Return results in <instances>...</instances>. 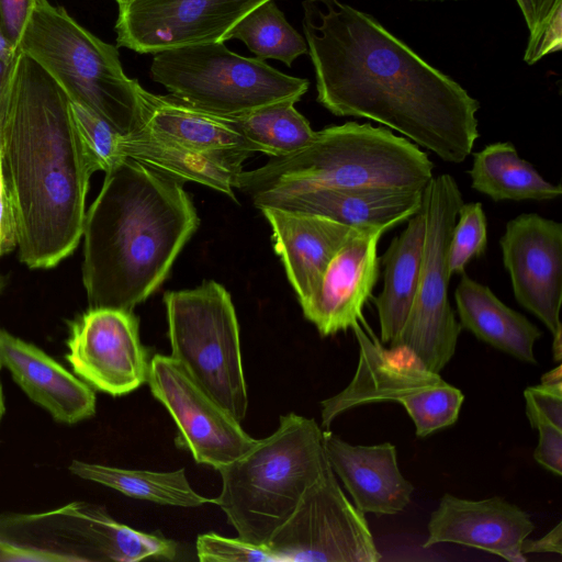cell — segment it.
<instances>
[{"mask_svg": "<svg viewBox=\"0 0 562 562\" xmlns=\"http://www.w3.org/2000/svg\"><path fill=\"white\" fill-rule=\"evenodd\" d=\"M195 548L198 559L202 562H282L279 554L268 546L215 532L199 535Z\"/></svg>", "mask_w": 562, "mask_h": 562, "instance_id": "836d02e7", "label": "cell"}, {"mask_svg": "<svg viewBox=\"0 0 562 562\" xmlns=\"http://www.w3.org/2000/svg\"><path fill=\"white\" fill-rule=\"evenodd\" d=\"M468 173L472 189L495 202L548 201L562 193L561 186L546 180L510 142L492 143L474 153Z\"/></svg>", "mask_w": 562, "mask_h": 562, "instance_id": "4316f807", "label": "cell"}, {"mask_svg": "<svg viewBox=\"0 0 562 562\" xmlns=\"http://www.w3.org/2000/svg\"><path fill=\"white\" fill-rule=\"evenodd\" d=\"M526 416L532 428L551 424L562 429V384H539L524 391Z\"/></svg>", "mask_w": 562, "mask_h": 562, "instance_id": "e575fe53", "label": "cell"}, {"mask_svg": "<svg viewBox=\"0 0 562 562\" xmlns=\"http://www.w3.org/2000/svg\"><path fill=\"white\" fill-rule=\"evenodd\" d=\"M16 247L15 221L0 149V257Z\"/></svg>", "mask_w": 562, "mask_h": 562, "instance_id": "74e56055", "label": "cell"}, {"mask_svg": "<svg viewBox=\"0 0 562 562\" xmlns=\"http://www.w3.org/2000/svg\"><path fill=\"white\" fill-rule=\"evenodd\" d=\"M178 546L116 521L101 506L76 501L41 513L0 514V560L136 562L175 560Z\"/></svg>", "mask_w": 562, "mask_h": 562, "instance_id": "52a82bcc", "label": "cell"}, {"mask_svg": "<svg viewBox=\"0 0 562 562\" xmlns=\"http://www.w3.org/2000/svg\"><path fill=\"white\" fill-rule=\"evenodd\" d=\"M434 164L417 145L391 130L346 122L315 132L301 149L241 171L237 189L265 191L378 187L425 190Z\"/></svg>", "mask_w": 562, "mask_h": 562, "instance_id": "277c9868", "label": "cell"}, {"mask_svg": "<svg viewBox=\"0 0 562 562\" xmlns=\"http://www.w3.org/2000/svg\"><path fill=\"white\" fill-rule=\"evenodd\" d=\"M147 383L176 423L178 447L215 470L231 463L257 439L170 356L150 359Z\"/></svg>", "mask_w": 562, "mask_h": 562, "instance_id": "4fadbf2b", "label": "cell"}, {"mask_svg": "<svg viewBox=\"0 0 562 562\" xmlns=\"http://www.w3.org/2000/svg\"><path fill=\"white\" fill-rule=\"evenodd\" d=\"M66 359L91 387L122 396L147 382L150 359L131 311L89 307L69 324Z\"/></svg>", "mask_w": 562, "mask_h": 562, "instance_id": "5bb4252c", "label": "cell"}, {"mask_svg": "<svg viewBox=\"0 0 562 562\" xmlns=\"http://www.w3.org/2000/svg\"><path fill=\"white\" fill-rule=\"evenodd\" d=\"M199 222L182 182L128 158L108 170L82 231L90 307L133 312L166 280Z\"/></svg>", "mask_w": 562, "mask_h": 562, "instance_id": "3957f363", "label": "cell"}, {"mask_svg": "<svg viewBox=\"0 0 562 562\" xmlns=\"http://www.w3.org/2000/svg\"><path fill=\"white\" fill-rule=\"evenodd\" d=\"M462 194L449 173L432 177L423 192L425 238L420 273L407 318L389 344L439 373L454 355L461 325L448 297V247Z\"/></svg>", "mask_w": 562, "mask_h": 562, "instance_id": "30bf717a", "label": "cell"}, {"mask_svg": "<svg viewBox=\"0 0 562 562\" xmlns=\"http://www.w3.org/2000/svg\"><path fill=\"white\" fill-rule=\"evenodd\" d=\"M260 211L271 225L274 250L303 304L318 288L335 254L359 228L310 213L278 207Z\"/></svg>", "mask_w": 562, "mask_h": 562, "instance_id": "7402d4cb", "label": "cell"}, {"mask_svg": "<svg viewBox=\"0 0 562 562\" xmlns=\"http://www.w3.org/2000/svg\"><path fill=\"white\" fill-rule=\"evenodd\" d=\"M387 226L359 228L339 248L327 266L321 283L301 304L304 317L321 336L346 331L360 322L380 276L378 245Z\"/></svg>", "mask_w": 562, "mask_h": 562, "instance_id": "e0dca14e", "label": "cell"}, {"mask_svg": "<svg viewBox=\"0 0 562 562\" xmlns=\"http://www.w3.org/2000/svg\"><path fill=\"white\" fill-rule=\"evenodd\" d=\"M74 117L83 155L91 173L108 171L124 158L121 154L122 135L103 119L72 103Z\"/></svg>", "mask_w": 562, "mask_h": 562, "instance_id": "4dcf8cb0", "label": "cell"}, {"mask_svg": "<svg viewBox=\"0 0 562 562\" xmlns=\"http://www.w3.org/2000/svg\"><path fill=\"white\" fill-rule=\"evenodd\" d=\"M18 49L34 59L72 103L121 134L144 127L139 83L124 74L117 48L81 26L63 7L37 0Z\"/></svg>", "mask_w": 562, "mask_h": 562, "instance_id": "8992f818", "label": "cell"}, {"mask_svg": "<svg viewBox=\"0 0 562 562\" xmlns=\"http://www.w3.org/2000/svg\"><path fill=\"white\" fill-rule=\"evenodd\" d=\"M454 301L462 328L518 360L537 363L533 346L542 331L504 304L487 285L462 273L454 290Z\"/></svg>", "mask_w": 562, "mask_h": 562, "instance_id": "d4e9b609", "label": "cell"}, {"mask_svg": "<svg viewBox=\"0 0 562 562\" xmlns=\"http://www.w3.org/2000/svg\"><path fill=\"white\" fill-rule=\"evenodd\" d=\"M68 469L82 480L108 486L130 497L160 505L199 507L204 504H214V498H206L191 487L184 469L155 472L122 469L81 460H72Z\"/></svg>", "mask_w": 562, "mask_h": 562, "instance_id": "83f0119b", "label": "cell"}, {"mask_svg": "<svg viewBox=\"0 0 562 562\" xmlns=\"http://www.w3.org/2000/svg\"><path fill=\"white\" fill-rule=\"evenodd\" d=\"M324 450L353 505L367 513L394 515L411 503L413 484L400 471L394 445H351L324 430Z\"/></svg>", "mask_w": 562, "mask_h": 562, "instance_id": "44dd1931", "label": "cell"}, {"mask_svg": "<svg viewBox=\"0 0 562 562\" xmlns=\"http://www.w3.org/2000/svg\"><path fill=\"white\" fill-rule=\"evenodd\" d=\"M144 126L181 146L199 151L245 153L250 147L233 116L196 109L172 95L137 88Z\"/></svg>", "mask_w": 562, "mask_h": 562, "instance_id": "cb8c5ba5", "label": "cell"}, {"mask_svg": "<svg viewBox=\"0 0 562 562\" xmlns=\"http://www.w3.org/2000/svg\"><path fill=\"white\" fill-rule=\"evenodd\" d=\"M150 77L170 95L202 111L237 116L260 106L297 102L308 81L258 58L240 56L223 42L193 44L154 54Z\"/></svg>", "mask_w": 562, "mask_h": 562, "instance_id": "ba28073f", "label": "cell"}, {"mask_svg": "<svg viewBox=\"0 0 562 562\" xmlns=\"http://www.w3.org/2000/svg\"><path fill=\"white\" fill-rule=\"evenodd\" d=\"M1 368H2V366H1V363H0V370H1Z\"/></svg>", "mask_w": 562, "mask_h": 562, "instance_id": "bcb514c9", "label": "cell"}, {"mask_svg": "<svg viewBox=\"0 0 562 562\" xmlns=\"http://www.w3.org/2000/svg\"><path fill=\"white\" fill-rule=\"evenodd\" d=\"M487 246V221L480 202L463 203L458 212L448 247V272L462 274L467 265L481 257Z\"/></svg>", "mask_w": 562, "mask_h": 562, "instance_id": "d6a6232c", "label": "cell"}, {"mask_svg": "<svg viewBox=\"0 0 562 562\" xmlns=\"http://www.w3.org/2000/svg\"><path fill=\"white\" fill-rule=\"evenodd\" d=\"M237 38L255 54L256 58L277 59L286 66L307 53L303 36L286 21L273 0L254 8L224 36V43Z\"/></svg>", "mask_w": 562, "mask_h": 562, "instance_id": "f546056e", "label": "cell"}, {"mask_svg": "<svg viewBox=\"0 0 562 562\" xmlns=\"http://www.w3.org/2000/svg\"><path fill=\"white\" fill-rule=\"evenodd\" d=\"M302 7L325 109L378 122L445 162L461 164L472 154L480 103L464 88L372 15L340 0H304Z\"/></svg>", "mask_w": 562, "mask_h": 562, "instance_id": "6da1fadb", "label": "cell"}, {"mask_svg": "<svg viewBox=\"0 0 562 562\" xmlns=\"http://www.w3.org/2000/svg\"><path fill=\"white\" fill-rule=\"evenodd\" d=\"M367 331L356 323L351 329L359 346V359L351 382L338 394L321 402L322 427L346 411L373 403L397 402L414 422L416 435L426 437L453 425L464 400L463 393L427 370L415 358H395L374 336L362 319Z\"/></svg>", "mask_w": 562, "mask_h": 562, "instance_id": "8fae6325", "label": "cell"}, {"mask_svg": "<svg viewBox=\"0 0 562 562\" xmlns=\"http://www.w3.org/2000/svg\"><path fill=\"white\" fill-rule=\"evenodd\" d=\"M268 0H132L119 9L116 43L139 54L223 42L225 34Z\"/></svg>", "mask_w": 562, "mask_h": 562, "instance_id": "9a60e30c", "label": "cell"}, {"mask_svg": "<svg viewBox=\"0 0 562 562\" xmlns=\"http://www.w3.org/2000/svg\"><path fill=\"white\" fill-rule=\"evenodd\" d=\"M282 562H378L366 516L347 498L328 464L267 544Z\"/></svg>", "mask_w": 562, "mask_h": 562, "instance_id": "7c38bea8", "label": "cell"}, {"mask_svg": "<svg viewBox=\"0 0 562 562\" xmlns=\"http://www.w3.org/2000/svg\"><path fill=\"white\" fill-rule=\"evenodd\" d=\"M533 459L553 474L562 475V429L551 424H541Z\"/></svg>", "mask_w": 562, "mask_h": 562, "instance_id": "8d00e7d4", "label": "cell"}, {"mask_svg": "<svg viewBox=\"0 0 562 562\" xmlns=\"http://www.w3.org/2000/svg\"><path fill=\"white\" fill-rule=\"evenodd\" d=\"M132 0H115V2L117 3L119 5V9L120 8H123L125 7L126 4H128Z\"/></svg>", "mask_w": 562, "mask_h": 562, "instance_id": "ee69618b", "label": "cell"}, {"mask_svg": "<svg viewBox=\"0 0 562 562\" xmlns=\"http://www.w3.org/2000/svg\"><path fill=\"white\" fill-rule=\"evenodd\" d=\"M499 246L516 301L554 335L562 329V224L520 214L507 222Z\"/></svg>", "mask_w": 562, "mask_h": 562, "instance_id": "2e32d148", "label": "cell"}, {"mask_svg": "<svg viewBox=\"0 0 562 562\" xmlns=\"http://www.w3.org/2000/svg\"><path fill=\"white\" fill-rule=\"evenodd\" d=\"M323 436L315 419L289 413L280 417L274 432L217 470L222 488L214 504L237 537L269 543L329 464Z\"/></svg>", "mask_w": 562, "mask_h": 562, "instance_id": "5b68a950", "label": "cell"}, {"mask_svg": "<svg viewBox=\"0 0 562 562\" xmlns=\"http://www.w3.org/2000/svg\"><path fill=\"white\" fill-rule=\"evenodd\" d=\"M5 413V404H4V395H3V389L0 381V424Z\"/></svg>", "mask_w": 562, "mask_h": 562, "instance_id": "7bdbcfd3", "label": "cell"}, {"mask_svg": "<svg viewBox=\"0 0 562 562\" xmlns=\"http://www.w3.org/2000/svg\"><path fill=\"white\" fill-rule=\"evenodd\" d=\"M122 157L135 160L180 182H196L235 199L245 153L199 151L176 144L145 126L122 135Z\"/></svg>", "mask_w": 562, "mask_h": 562, "instance_id": "603a6c76", "label": "cell"}, {"mask_svg": "<svg viewBox=\"0 0 562 562\" xmlns=\"http://www.w3.org/2000/svg\"><path fill=\"white\" fill-rule=\"evenodd\" d=\"M0 149L19 259L31 269L53 268L82 237L92 173L70 99L21 50L0 104Z\"/></svg>", "mask_w": 562, "mask_h": 562, "instance_id": "7a4b0ae2", "label": "cell"}, {"mask_svg": "<svg viewBox=\"0 0 562 562\" xmlns=\"http://www.w3.org/2000/svg\"><path fill=\"white\" fill-rule=\"evenodd\" d=\"M171 355L233 417L241 422L248 396L239 327L229 293L209 280L164 296Z\"/></svg>", "mask_w": 562, "mask_h": 562, "instance_id": "9c48e42d", "label": "cell"}, {"mask_svg": "<svg viewBox=\"0 0 562 562\" xmlns=\"http://www.w3.org/2000/svg\"><path fill=\"white\" fill-rule=\"evenodd\" d=\"M529 30L524 59L531 65L561 49L562 0H516Z\"/></svg>", "mask_w": 562, "mask_h": 562, "instance_id": "1f68e13d", "label": "cell"}, {"mask_svg": "<svg viewBox=\"0 0 562 562\" xmlns=\"http://www.w3.org/2000/svg\"><path fill=\"white\" fill-rule=\"evenodd\" d=\"M553 336L552 352L553 360L560 363L562 358V329L558 330Z\"/></svg>", "mask_w": 562, "mask_h": 562, "instance_id": "b9f144b4", "label": "cell"}, {"mask_svg": "<svg viewBox=\"0 0 562 562\" xmlns=\"http://www.w3.org/2000/svg\"><path fill=\"white\" fill-rule=\"evenodd\" d=\"M36 1L0 0V32L15 49Z\"/></svg>", "mask_w": 562, "mask_h": 562, "instance_id": "d590c367", "label": "cell"}, {"mask_svg": "<svg viewBox=\"0 0 562 562\" xmlns=\"http://www.w3.org/2000/svg\"><path fill=\"white\" fill-rule=\"evenodd\" d=\"M1 286H2V283H1V281H0V290H1Z\"/></svg>", "mask_w": 562, "mask_h": 562, "instance_id": "f6af8a7d", "label": "cell"}, {"mask_svg": "<svg viewBox=\"0 0 562 562\" xmlns=\"http://www.w3.org/2000/svg\"><path fill=\"white\" fill-rule=\"evenodd\" d=\"M424 238L425 216L420 206L380 258L383 288L373 303L383 345H389L396 337L409 313L420 273Z\"/></svg>", "mask_w": 562, "mask_h": 562, "instance_id": "484cf974", "label": "cell"}, {"mask_svg": "<svg viewBox=\"0 0 562 562\" xmlns=\"http://www.w3.org/2000/svg\"><path fill=\"white\" fill-rule=\"evenodd\" d=\"M0 363L31 401L56 422L77 424L95 414L93 389L37 346L0 329Z\"/></svg>", "mask_w": 562, "mask_h": 562, "instance_id": "ffe728a7", "label": "cell"}, {"mask_svg": "<svg viewBox=\"0 0 562 562\" xmlns=\"http://www.w3.org/2000/svg\"><path fill=\"white\" fill-rule=\"evenodd\" d=\"M295 103L278 101L233 116L252 153L282 157L301 149L313 138L315 131L294 108Z\"/></svg>", "mask_w": 562, "mask_h": 562, "instance_id": "f1b7e54d", "label": "cell"}, {"mask_svg": "<svg viewBox=\"0 0 562 562\" xmlns=\"http://www.w3.org/2000/svg\"><path fill=\"white\" fill-rule=\"evenodd\" d=\"M521 553H555L562 554V522H559L549 532L539 539H524Z\"/></svg>", "mask_w": 562, "mask_h": 562, "instance_id": "f35d334b", "label": "cell"}, {"mask_svg": "<svg viewBox=\"0 0 562 562\" xmlns=\"http://www.w3.org/2000/svg\"><path fill=\"white\" fill-rule=\"evenodd\" d=\"M533 528L529 515L503 497L472 501L446 493L430 514L423 548L456 543L510 562H525L521 543Z\"/></svg>", "mask_w": 562, "mask_h": 562, "instance_id": "ac0fdd59", "label": "cell"}, {"mask_svg": "<svg viewBox=\"0 0 562 562\" xmlns=\"http://www.w3.org/2000/svg\"><path fill=\"white\" fill-rule=\"evenodd\" d=\"M541 384H547V385L562 384V366L559 364L554 369L544 373L541 376Z\"/></svg>", "mask_w": 562, "mask_h": 562, "instance_id": "60d3db41", "label": "cell"}, {"mask_svg": "<svg viewBox=\"0 0 562 562\" xmlns=\"http://www.w3.org/2000/svg\"><path fill=\"white\" fill-rule=\"evenodd\" d=\"M423 191L378 187L314 188L265 191L254 195V204L327 217L340 224L366 228H393L417 213Z\"/></svg>", "mask_w": 562, "mask_h": 562, "instance_id": "d6986e66", "label": "cell"}, {"mask_svg": "<svg viewBox=\"0 0 562 562\" xmlns=\"http://www.w3.org/2000/svg\"><path fill=\"white\" fill-rule=\"evenodd\" d=\"M15 57L12 59L0 58V104L2 102L3 95L5 93L10 80Z\"/></svg>", "mask_w": 562, "mask_h": 562, "instance_id": "ab89813d", "label": "cell"}]
</instances>
